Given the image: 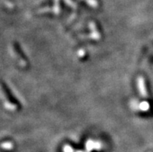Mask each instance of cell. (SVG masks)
<instances>
[{
	"mask_svg": "<svg viewBox=\"0 0 153 152\" xmlns=\"http://www.w3.org/2000/svg\"><path fill=\"white\" fill-rule=\"evenodd\" d=\"M88 1V3H89L91 6H96L97 5V2H96L95 0H87Z\"/></svg>",
	"mask_w": 153,
	"mask_h": 152,
	"instance_id": "cell-1",
	"label": "cell"
}]
</instances>
